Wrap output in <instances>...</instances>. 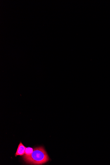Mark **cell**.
<instances>
[{
    "mask_svg": "<svg viewBox=\"0 0 110 165\" xmlns=\"http://www.w3.org/2000/svg\"><path fill=\"white\" fill-rule=\"evenodd\" d=\"M23 160L27 164L32 165H42L50 160V158L43 147H36L31 155L23 156Z\"/></svg>",
    "mask_w": 110,
    "mask_h": 165,
    "instance_id": "obj_1",
    "label": "cell"
},
{
    "mask_svg": "<svg viewBox=\"0 0 110 165\" xmlns=\"http://www.w3.org/2000/svg\"><path fill=\"white\" fill-rule=\"evenodd\" d=\"M26 148V147L24 146L22 143L20 142V144L19 145L15 156L17 157V156L23 155L25 154Z\"/></svg>",
    "mask_w": 110,
    "mask_h": 165,
    "instance_id": "obj_2",
    "label": "cell"
},
{
    "mask_svg": "<svg viewBox=\"0 0 110 165\" xmlns=\"http://www.w3.org/2000/svg\"><path fill=\"white\" fill-rule=\"evenodd\" d=\"M33 149L31 147H27L26 148L24 156H29L31 155L33 151Z\"/></svg>",
    "mask_w": 110,
    "mask_h": 165,
    "instance_id": "obj_3",
    "label": "cell"
}]
</instances>
